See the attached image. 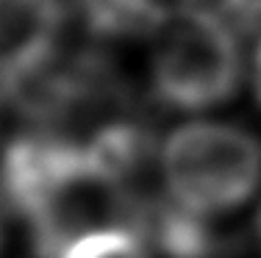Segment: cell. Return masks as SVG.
Here are the masks:
<instances>
[{
	"mask_svg": "<svg viewBox=\"0 0 261 258\" xmlns=\"http://www.w3.org/2000/svg\"><path fill=\"white\" fill-rule=\"evenodd\" d=\"M159 156L167 194L206 217L239 208L261 183V142L225 122L181 125Z\"/></svg>",
	"mask_w": 261,
	"mask_h": 258,
	"instance_id": "obj_1",
	"label": "cell"
},
{
	"mask_svg": "<svg viewBox=\"0 0 261 258\" xmlns=\"http://www.w3.org/2000/svg\"><path fill=\"white\" fill-rule=\"evenodd\" d=\"M156 103L178 111H206L231 100L242 83V47L214 9L184 6L167 20L153 53Z\"/></svg>",
	"mask_w": 261,
	"mask_h": 258,
	"instance_id": "obj_2",
	"label": "cell"
},
{
	"mask_svg": "<svg viewBox=\"0 0 261 258\" xmlns=\"http://www.w3.org/2000/svg\"><path fill=\"white\" fill-rule=\"evenodd\" d=\"M67 14L64 0H0V89L59 53Z\"/></svg>",
	"mask_w": 261,
	"mask_h": 258,
	"instance_id": "obj_3",
	"label": "cell"
},
{
	"mask_svg": "<svg viewBox=\"0 0 261 258\" xmlns=\"http://www.w3.org/2000/svg\"><path fill=\"white\" fill-rule=\"evenodd\" d=\"M134 231L153 258H225L231 239L211 225V217L167 197L142 194Z\"/></svg>",
	"mask_w": 261,
	"mask_h": 258,
	"instance_id": "obj_4",
	"label": "cell"
},
{
	"mask_svg": "<svg viewBox=\"0 0 261 258\" xmlns=\"http://www.w3.org/2000/svg\"><path fill=\"white\" fill-rule=\"evenodd\" d=\"M81 28L95 42H139L164 31V0H67Z\"/></svg>",
	"mask_w": 261,
	"mask_h": 258,
	"instance_id": "obj_5",
	"label": "cell"
},
{
	"mask_svg": "<svg viewBox=\"0 0 261 258\" xmlns=\"http://www.w3.org/2000/svg\"><path fill=\"white\" fill-rule=\"evenodd\" d=\"M61 258H153L134 228H103L75 239Z\"/></svg>",
	"mask_w": 261,
	"mask_h": 258,
	"instance_id": "obj_6",
	"label": "cell"
},
{
	"mask_svg": "<svg viewBox=\"0 0 261 258\" xmlns=\"http://www.w3.org/2000/svg\"><path fill=\"white\" fill-rule=\"evenodd\" d=\"M214 11L236 36H256L261 31V0H214Z\"/></svg>",
	"mask_w": 261,
	"mask_h": 258,
	"instance_id": "obj_7",
	"label": "cell"
},
{
	"mask_svg": "<svg viewBox=\"0 0 261 258\" xmlns=\"http://www.w3.org/2000/svg\"><path fill=\"white\" fill-rule=\"evenodd\" d=\"M256 95L261 100V45H258V53H256Z\"/></svg>",
	"mask_w": 261,
	"mask_h": 258,
	"instance_id": "obj_8",
	"label": "cell"
},
{
	"mask_svg": "<svg viewBox=\"0 0 261 258\" xmlns=\"http://www.w3.org/2000/svg\"><path fill=\"white\" fill-rule=\"evenodd\" d=\"M256 239H258V244H261V208H258V214H256Z\"/></svg>",
	"mask_w": 261,
	"mask_h": 258,
	"instance_id": "obj_9",
	"label": "cell"
},
{
	"mask_svg": "<svg viewBox=\"0 0 261 258\" xmlns=\"http://www.w3.org/2000/svg\"><path fill=\"white\" fill-rule=\"evenodd\" d=\"M0 247H3V214H0Z\"/></svg>",
	"mask_w": 261,
	"mask_h": 258,
	"instance_id": "obj_10",
	"label": "cell"
},
{
	"mask_svg": "<svg viewBox=\"0 0 261 258\" xmlns=\"http://www.w3.org/2000/svg\"><path fill=\"white\" fill-rule=\"evenodd\" d=\"M184 3H186V6H195V3H197V0H184Z\"/></svg>",
	"mask_w": 261,
	"mask_h": 258,
	"instance_id": "obj_11",
	"label": "cell"
}]
</instances>
